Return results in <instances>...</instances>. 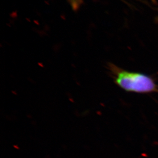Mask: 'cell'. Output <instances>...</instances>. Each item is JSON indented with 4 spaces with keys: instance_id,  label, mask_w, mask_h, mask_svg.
<instances>
[{
    "instance_id": "cell-1",
    "label": "cell",
    "mask_w": 158,
    "mask_h": 158,
    "mask_svg": "<svg viewBox=\"0 0 158 158\" xmlns=\"http://www.w3.org/2000/svg\"><path fill=\"white\" fill-rule=\"evenodd\" d=\"M107 68L115 83L125 91L138 94L158 93V85L150 76L125 70L112 63H108Z\"/></svg>"
},
{
    "instance_id": "cell-2",
    "label": "cell",
    "mask_w": 158,
    "mask_h": 158,
    "mask_svg": "<svg viewBox=\"0 0 158 158\" xmlns=\"http://www.w3.org/2000/svg\"><path fill=\"white\" fill-rule=\"evenodd\" d=\"M157 22H158V17H157Z\"/></svg>"
},
{
    "instance_id": "cell-3",
    "label": "cell",
    "mask_w": 158,
    "mask_h": 158,
    "mask_svg": "<svg viewBox=\"0 0 158 158\" xmlns=\"http://www.w3.org/2000/svg\"><path fill=\"white\" fill-rule=\"evenodd\" d=\"M152 1H155V0H152Z\"/></svg>"
}]
</instances>
